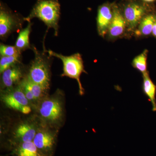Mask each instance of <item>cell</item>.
Instances as JSON below:
<instances>
[{
    "label": "cell",
    "mask_w": 156,
    "mask_h": 156,
    "mask_svg": "<svg viewBox=\"0 0 156 156\" xmlns=\"http://www.w3.org/2000/svg\"><path fill=\"white\" fill-rule=\"evenodd\" d=\"M23 80L33 93L36 101L40 99L44 95V93L46 92L41 86L29 80L26 76L23 78Z\"/></svg>",
    "instance_id": "obj_19"
},
{
    "label": "cell",
    "mask_w": 156,
    "mask_h": 156,
    "mask_svg": "<svg viewBox=\"0 0 156 156\" xmlns=\"http://www.w3.org/2000/svg\"><path fill=\"white\" fill-rule=\"evenodd\" d=\"M141 1L146 3H151L154 2L156 0H141Z\"/></svg>",
    "instance_id": "obj_22"
},
{
    "label": "cell",
    "mask_w": 156,
    "mask_h": 156,
    "mask_svg": "<svg viewBox=\"0 0 156 156\" xmlns=\"http://www.w3.org/2000/svg\"><path fill=\"white\" fill-rule=\"evenodd\" d=\"M37 128L33 124L23 122L17 126L14 133L16 145L22 143L33 141L37 133Z\"/></svg>",
    "instance_id": "obj_12"
},
{
    "label": "cell",
    "mask_w": 156,
    "mask_h": 156,
    "mask_svg": "<svg viewBox=\"0 0 156 156\" xmlns=\"http://www.w3.org/2000/svg\"><path fill=\"white\" fill-rule=\"evenodd\" d=\"M152 34L153 35L154 37H156V20L155 22L154 23L153 26V28L152 33Z\"/></svg>",
    "instance_id": "obj_21"
},
{
    "label": "cell",
    "mask_w": 156,
    "mask_h": 156,
    "mask_svg": "<svg viewBox=\"0 0 156 156\" xmlns=\"http://www.w3.org/2000/svg\"><path fill=\"white\" fill-rule=\"evenodd\" d=\"M156 16L153 14H147L134 31L137 37H146L152 33L154 23L155 22Z\"/></svg>",
    "instance_id": "obj_14"
},
{
    "label": "cell",
    "mask_w": 156,
    "mask_h": 156,
    "mask_svg": "<svg viewBox=\"0 0 156 156\" xmlns=\"http://www.w3.org/2000/svg\"><path fill=\"white\" fill-rule=\"evenodd\" d=\"M23 76V68L21 62L14 65L2 73V87L7 89L13 88L21 82Z\"/></svg>",
    "instance_id": "obj_11"
},
{
    "label": "cell",
    "mask_w": 156,
    "mask_h": 156,
    "mask_svg": "<svg viewBox=\"0 0 156 156\" xmlns=\"http://www.w3.org/2000/svg\"><path fill=\"white\" fill-rule=\"evenodd\" d=\"M41 116L47 121L54 122L61 118L62 108L61 102L56 98H50L44 100L39 108Z\"/></svg>",
    "instance_id": "obj_7"
},
{
    "label": "cell",
    "mask_w": 156,
    "mask_h": 156,
    "mask_svg": "<svg viewBox=\"0 0 156 156\" xmlns=\"http://www.w3.org/2000/svg\"><path fill=\"white\" fill-rule=\"evenodd\" d=\"M21 56H1L0 58V73L11 67L14 65L21 62Z\"/></svg>",
    "instance_id": "obj_18"
},
{
    "label": "cell",
    "mask_w": 156,
    "mask_h": 156,
    "mask_svg": "<svg viewBox=\"0 0 156 156\" xmlns=\"http://www.w3.org/2000/svg\"><path fill=\"white\" fill-rule=\"evenodd\" d=\"M24 17L13 13L3 3L0 5V38L5 41L11 34L22 29Z\"/></svg>",
    "instance_id": "obj_4"
},
{
    "label": "cell",
    "mask_w": 156,
    "mask_h": 156,
    "mask_svg": "<svg viewBox=\"0 0 156 156\" xmlns=\"http://www.w3.org/2000/svg\"><path fill=\"white\" fill-rule=\"evenodd\" d=\"M122 12L126 20L127 30L134 32L144 17L147 14V9L141 3L131 1L125 5Z\"/></svg>",
    "instance_id": "obj_6"
},
{
    "label": "cell",
    "mask_w": 156,
    "mask_h": 156,
    "mask_svg": "<svg viewBox=\"0 0 156 156\" xmlns=\"http://www.w3.org/2000/svg\"><path fill=\"white\" fill-rule=\"evenodd\" d=\"M32 25L33 23L29 22L25 28L22 29L19 31L15 46L21 53L28 49H32V45L30 44V36L32 31Z\"/></svg>",
    "instance_id": "obj_16"
},
{
    "label": "cell",
    "mask_w": 156,
    "mask_h": 156,
    "mask_svg": "<svg viewBox=\"0 0 156 156\" xmlns=\"http://www.w3.org/2000/svg\"><path fill=\"white\" fill-rule=\"evenodd\" d=\"M13 154L14 156H46L37 147L33 141L22 143L16 146Z\"/></svg>",
    "instance_id": "obj_13"
},
{
    "label": "cell",
    "mask_w": 156,
    "mask_h": 156,
    "mask_svg": "<svg viewBox=\"0 0 156 156\" xmlns=\"http://www.w3.org/2000/svg\"><path fill=\"white\" fill-rule=\"evenodd\" d=\"M114 16L109 27L107 35L109 39L113 40L122 36L126 30L127 25L122 10L114 5Z\"/></svg>",
    "instance_id": "obj_10"
},
{
    "label": "cell",
    "mask_w": 156,
    "mask_h": 156,
    "mask_svg": "<svg viewBox=\"0 0 156 156\" xmlns=\"http://www.w3.org/2000/svg\"><path fill=\"white\" fill-rule=\"evenodd\" d=\"M7 90L2 98L6 106L24 114H29L31 111L30 101L26 97L19 84L15 88L13 87Z\"/></svg>",
    "instance_id": "obj_5"
},
{
    "label": "cell",
    "mask_w": 156,
    "mask_h": 156,
    "mask_svg": "<svg viewBox=\"0 0 156 156\" xmlns=\"http://www.w3.org/2000/svg\"><path fill=\"white\" fill-rule=\"evenodd\" d=\"M113 5L105 3L98 7L97 17V30L98 34L105 37L114 16Z\"/></svg>",
    "instance_id": "obj_8"
},
{
    "label": "cell",
    "mask_w": 156,
    "mask_h": 156,
    "mask_svg": "<svg viewBox=\"0 0 156 156\" xmlns=\"http://www.w3.org/2000/svg\"><path fill=\"white\" fill-rule=\"evenodd\" d=\"M0 55L1 56H21V53L15 46L0 44Z\"/></svg>",
    "instance_id": "obj_20"
},
{
    "label": "cell",
    "mask_w": 156,
    "mask_h": 156,
    "mask_svg": "<svg viewBox=\"0 0 156 156\" xmlns=\"http://www.w3.org/2000/svg\"><path fill=\"white\" fill-rule=\"evenodd\" d=\"M33 141L44 154L52 156L56 144L54 134L46 130H39Z\"/></svg>",
    "instance_id": "obj_9"
},
{
    "label": "cell",
    "mask_w": 156,
    "mask_h": 156,
    "mask_svg": "<svg viewBox=\"0 0 156 156\" xmlns=\"http://www.w3.org/2000/svg\"><path fill=\"white\" fill-rule=\"evenodd\" d=\"M147 50H144L141 54L136 56L133 59L132 65L133 67L139 71L142 74L147 71Z\"/></svg>",
    "instance_id": "obj_17"
},
{
    "label": "cell",
    "mask_w": 156,
    "mask_h": 156,
    "mask_svg": "<svg viewBox=\"0 0 156 156\" xmlns=\"http://www.w3.org/2000/svg\"><path fill=\"white\" fill-rule=\"evenodd\" d=\"M31 50L34 53V58L31 62L26 77L31 82L41 86L47 92L50 88L52 57L44 50L39 51L34 46H32Z\"/></svg>",
    "instance_id": "obj_2"
},
{
    "label": "cell",
    "mask_w": 156,
    "mask_h": 156,
    "mask_svg": "<svg viewBox=\"0 0 156 156\" xmlns=\"http://www.w3.org/2000/svg\"><path fill=\"white\" fill-rule=\"evenodd\" d=\"M60 16V5L58 0H37L29 15L24 17L25 21L37 18L44 23L49 29L54 30V35H58V22Z\"/></svg>",
    "instance_id": "obj_1"
},
{
    "label": "cell",
    "mask_w": 156,
    "mask_h": 156,
    "mask_svg": "<svg viewBox=\"0 0 156 156\" xmlns=\"http://www.w3.org/2000/svg\"><path fill=\"white\" fill-rule=\"evenodd\" d=\"M44 50L51 57L60 59L63 64V73L62 76H66L75 79L79 85V93L82 95L84 89L80 81V76L83 73H87L84 69L83 61L80 53H76L69 56H65L60 53H56L51 50H47L44 45Z\"/></svg>",
    "instance_id": "obj_3"
},
{
    "label": "cell",
    "mask_w": 156,
    "mask_h": 156,
    "mask_svg": "<svg viewBox=\"0 0 156 156\" xmlns=\"http://www.w3.org/2000/svg\"><path fill=\"white\" fill-rule=\"evenodd\" d=\"M143 91L148 98L152 106V111L156 112V86L150 77L148 72L142 74Z\"/></svg>",
    "instance_id": "obj_15"
}]
</instances>
